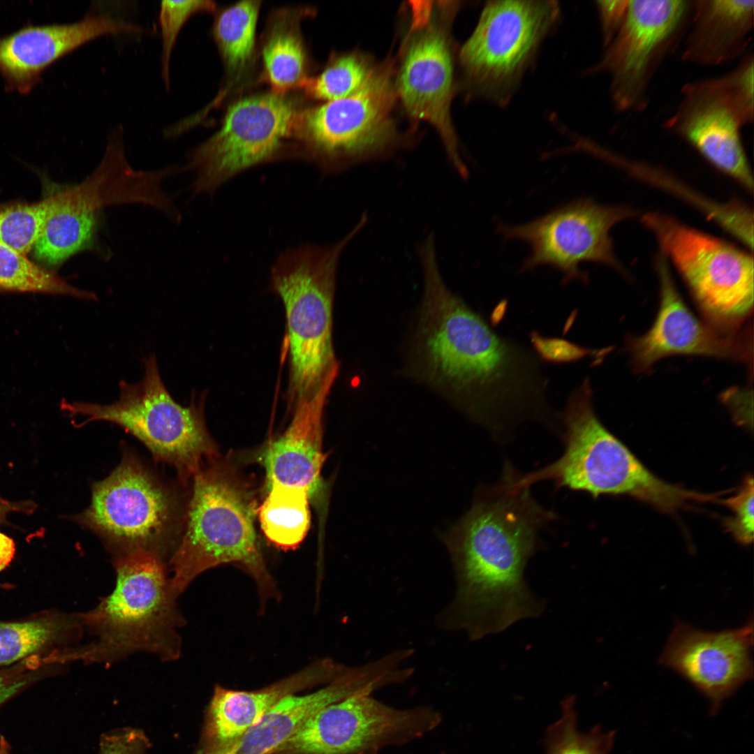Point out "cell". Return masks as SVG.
<instances>
[{
  "label": "cell",
  "instance_id": "cell-19",
  "mask_svg": "<svg viewBox=\"0 0 754 754\" xmlns=\"http://www.w3.org/2000/svg\"><path fill=\"white\" fill-rule=\"evenodd\" d=\"M753 646V617L738 628L715 632L678 621L658 661L690 683L716 710L752 679Z\"/></svg>",
  "mask_w": 754,
  "mask_h": 754
},
{
  "label": "cell",
  "instance_id": "cell-4",
  "mask_svg": "<svg viewBox=\"0 0 754 754\" xmlns=\"http://www.w3.org/2000/svg\"><path fill=\"white\" fill-rule=\"evenodd\" d=\"M114 566L112 591L80 614L84 628L94 640L63 658L112 665L146 652L163 661L178 659L182 651L179 629L185 620L164 561L139 552L114 557Z\"/></svg>",
  "mask_w": 754,
  "mask_h": 754
},
{
  "label": "cell",
  "instance_id": "cell-32",
  "mask_svg": "<svg viewBox=\"0 0 754 754\" xmlns=\"http://www.w3.org/2000/svg\"><path fill=\"white\" fill-rule=\"evenodd\" d=\"M615 732H605L596 726L586 732L578 728L574 697L561 703V715L547 729L546 754H611Z\"/></svg>",
  "mask_w": 754,
  "mask_h": 754
},
{
  "label": "cell",
  "instance_id": "cell-9",
  "mask_svg": "<svg viewBox=\"0 0 754 754\" xmlns=\"http://www.w3.org/2000/svg\"><path fill=\"white\" fill-rule=\"evenodd\" d=\"M561 16L556 1H487L459 52L471 94L507 105Z\"/></svg>",
  "mask_w": 754,
  "mask_h": 754
},
{
  "label": "cell",
  "instance_id": "cell-13",
  "mask_svg": "<svg viewBox=\"0 0 754 754\" xmlns=\"http://www.w3.org/2000/svg\"><path fill=\"white\" fill-rule=\"evenodd\" d=\"M48 195V216L31 252L37 265L54 272L77 253L100 251L98 232L104 208L147 204L149 190L143 172L130 166L122 149L109 146L84 180L57 186Z\"/></svg>",
  "mask_w": 754,
  "mask_h": 754
},
{
  "label": "cell",
  "instance_id": "cell-34",
  "mask_svg": "<svg viewBox=\"0 0 754 754\" xmlns=\"http://www.w3.org/2000/svg\"><path fill=\"white\" fill-rule=\"evenodd\" d=\"M216 4L212 1H163L159 11L161 31V75L167 89L170 85V61L179 33L193 15L213 12Z\"/></svg>",
  "mask_w": 754,
  "mask_h": 754
},
{
  "label": "cell",
  "instance_id": "cell-3",
  "mask_svg": "<svg viewBox=\"0 0 754 754\" xmlns=\"http://www.w3.org/2000/svg\"><path fill=\"white\" fill-rule=\"evenodd\" d=\"M191 480L183 531L170 559L173 591L179 597L205 571L235 564L254 579L263 612L267 602L279 600L281 594L258 542L251 483L219 457L204 464Z\"/></svg>",
  "mask_w": 754,
  "mask_h": 754
},
{
  "label": "cell",
  "instance_id": "cell-23",
  "mask_svg": "<svg viewBox=\"0 0 754 754\" xmlns=\"http://www.w3.org/2000/svg\"><path fill=\"white\" fill-rule=\"evenodd\" d=\"M369 673L348 667L339 677L312 693L289 695L237 738L216 746H202L194 754H271L312 714L351 695L369 692Z\"/></svg>",
  "mask_w": 754,
  "mask_h": 754
},
{
  "label": "cell",
  "instance_id": "cell-18",
  "mask_svg": "<svg viewBox=\"0 0 754 754\" xmlns=\"http://www.w3.org/2000/svg\"><path fill=\"white\" fill-rule=\"evenodd\" d=\"M657 271L660 305L656 319L647 332L628 341L637 371H648L657 361L674 355L752 363L753 343L748 334L724 332L698 319L679 295L662 254L658 258Z\"/></svg>",
  "mask_w": 754,
  "mask_h": 754
},
{
  "label": "cell",
  "instance_id": "cell-17",
  "mask_svg": "<svg viewBox=\"0 0 754 754\" xmlns=\"http://www.w3.org/2000/svg\"><path fill=\"white\" fill-rule=\"evenodd\" d=\"M413 11L394 83L397 96L410 117L434 127L454 168L467 178L450 115L454 57L449 21L435 14L432 5Z\"/></svg>",
  "mask_w": 754,
  "mask_h": 754
},
{
  "label": "cell",
  "instance_id": "cell-12",
  "mask_svg": "<svg viewBox=\"0 0 754 754\" xmlns=\"http://www.w3.org/2000/svg\"><path fill=\"white\" fill-rule=\"evenodd\" d=\"M642 222L681 274L709 324L737 332L753 309L752 256L662 213L645 214Z\"/></svg>",
  "mask_w": 754,
  "mask_h": 754
},
{
  "label": "cell",
  "instance_id": "cell-37",
  "mask_svg": "<svg viewBox=\"0 0 754 754\" xmlns=\"http://www.w3.org/2000/svg\"><path fill=\"white\" fill-rule=\"evenodd\" d=\"M732 511V516L725 522L727 531L744 545L753 541L754 485L753 476H747L738 491L723 501Z\"/></svg>",
  "mask_w": 754,
  "mask_h": 754
},
{
  "label": "cell",
  "instance_id": "cell-39",
  "mask_svg": "<svg viewBox=\"0 0 754 754\" xmlns=\"http://www.w3.org/2000/svg\"><path fill=\"white\" fill-rule=\"evenodd\" d=\"M629 2L630 0H603L596 2L604 48L610 43L623 25Z\"/></svg>",
  "mask_w": 754,
  "mask_h": 754
},
{
  "label": "cell",
  "instance_id": "cell-1",
  "mask_svg": "<svg viewBox=\"0 0 754 754\" xmlns=\"http://www.w3.org/2000/svg\"><path fill=\"white\" fill-rule=\"evenodd\" d=\"M530 489L505 462L501 479L481 487L468 511L443 536L456 589L436 616L440 628L464 631L476 641L542 613L544 603L529 590L524 570L541 547L540 531L556 515Z\"/></svg>",
  "mask_w": 754,
  "mask_h": 754
},
{
  "label": "cell",
  "instance_id": "cell-11",
  "mask_svg": "<svg viewBox=\"0 0 754 754\" xmlns=\"http://www.w3.org/2000/svg\"><path fill=\"white\" fill-rule=\"evenodd\" d=\"M302 99L269 90L232 101L219 130L190 154L194 192L212 193L251 167L298 157L295 127Z\"/></svg>",
  "mask_w": 754,
  "mask_h": 754
},
{
  "label": "cell",
  "instance_id": "cell-6",
  "mask_svg": "<svg viewBox=\"0 0 754 754\" xmlns=\"http://www.w3.org/2000/svg\"><path fill=\"white\" fill-rule=\"evenodd\" d=\"M367 220L362 216L353 230L333 245L304 246L284 253L272 269V286L286 313L287 398L291 410L333 384L337 376L332 339L336 272L343 249Z\"/></svg>",
  "mask_w": 754,
  "mask_h": 754
},
{
  "label": "cell",
  "instance_id": "cell-20",
  "mask_svg": "<svg viewBox=\"0 0 754 754\" xmlns=\"http://www.w3.org/2000/svg\"><path fill=\"white\" fill-rule=\"evenodd\" d=\"M746 126L718 77L686 83L663 128L691 145L714 168L752 191V172L741 130Z\"/></svg>",
  "mask_w": 754,
  "mask_h": 754
},
{
  "label": "cell",
  "instance_id": "cell-31",
  "mask_svg": "<svg viewBox=\"0 0 754 754\" xmlns=\"http://www.w3.org/2000/svg\"><path fill=\"white\" fill-rule=\"evenodd\" d=\"M38 293L89 300L91 293L67 283L0 241V293Z\"/></svg>",
  "mask_w": 754,
  "mask_h": 754
},
{
  "label": "cell",
  "instance_id": "cell-29",
  "mask_svg": "<svg viewBox=\"0 0 754 754\" xmlns=\"http://www.w3.org/2000/svg\"><path fill=\"white\" fill-rule=\"evenodd\" d=\"M84 629L80 614L0 622V665H8Z\"/></svg>",
  "mask_w": 754,
  "mask_h": 754
},
{
  "label": "cell",
  "instance_id": "cell-27",
  "mask_svg": "<svg viewBox=\"0 0 754 754\" xmlns=\"http://www.w3.org/2000/svg\"><path fill=\"white\" fill-rule=\"evenodd\" d=\"M261 1H241L216 12L212 33L223 67V82L209 108L240 92L258 60L256 30Z\"/></svg>",
  "mask_w": 754,
  "mask_h": 754
},
{
  "label": "cell",
  "instance_id": "cell-25",
  "mask_svg": "<svg viewBox=\"0 0 754 754\" xmlns=\"http://www.w3.org/2000/svg\"><path fill=\"white\" fill-rule=\"evenodd\" d=\"M754 27V0H693L681 59L714 67L741 59Z\"/></svg>",
  "mask_w": 754,
  "mask_h": 754
},
{
  "label": "cell",
  "instance_id": "cell-26",
  "mask_svg": "<svg viewBox=\"0 0 754 754\" xmlns=\"http://www.w3.org/2000/svg\"><path fill=\"white\" fill-rule=\"evenodd\" d=\"M311 6L274 8L267 19L258 48L261 72L258 83L279 94L301 90L311 77V61L302 31V22L313 17Z\"/></svg>",
  "mask_w": 754,
  "mask_h": 754
},
{
  "label": "cell",
  "instance_id": "cell-40",
  "mask_svg": "<svg viewBox=\"0 0 754 754\" xmlns=\"http://www.w3.org/2000/svg\"><path fill=\"white\" fill-rule=\"evenodd\" d=\"M35 679L33 675L17 672H0V706L25 688Z\"/></svg>",
  "mask_w": 754,
  "mask_h": 754
},
{
  "label": "cell",
  "instance_id": "cell-38",
  "mask_svg": "<svg viewBox=\"0 0 754 754\" xmlns=\"http://www.w3.org/2000/svg\"><path fill=\"white\" fill-rule=\"evenodd\" d=\"M151 741L138 728L119 727L104 733L98 754H148Z\"/></svg>",
  "mask_w": 754,
  "mask_h": 754
},
{
  "label": "cell",
  "instance_id": "cell-10",
  "mask_svg": "<svg viewBox=\"0 0 754 754\" xmlns=\"http://www.w3.org/2000/svg\"><path fill=\"white\" fill-rule=\"evenodd\" d=\"M91 491L89 507L75 519L98 535L114 557L142 552L164 561L172 545L175 549L178 498L133 454L124 452Z\"/></svg>",
  "mask_w": 754,
  "mask_h": 754
},
{
  "label": "cell",
  "instance_id": "cell-35",
  "mask_svg": "<svg viewBox=\"0 0 754 754\" xmlns=\"http://www.w3.org/2000/svg\"><path fill=\"white\" fill-rule=\"evenodd\" d=\"M718 79L746 125L754 119V56L747 52L737 65Z\"/></svg>",
  "mask_w": 754,
  "mask_h": 754
},
{
  "label": "cell",
  "instance_id": "cell-44",
  "mask_svg": "<svg viewBox=\"0 0 754 754\" xmlns=\"http://www.w3.org/2000/svg\"><path fill=\"white\" fill-rule=\"evenodd\" d=\"M441 754H448V753H441Z\"/></svg>",
  "mask_w": 754,
  "mask_h": 754
},
{
  "label": "cell",
  "instance_id": "cell-21",
  "mask_svg": "<svg viewBox=\"0 0 754 754\" xmlns=\"http://www.w3.org/2000/svg\"><path fill=\"white\" fill-rule=\"evenodd\" d=\"M142 31L129 22L95 13L74 23L27 27L0 39V73L23 91L46 67L82 44L104 35Z\"/></svg>",
  "mask_w": 754,
  "mask_h": 754
},
{
  "label": "cell",
  "instance_id": "cell-28",
  "mask_svg": "<svg viewBox=\"0 0 754 754\" xmlns=\"http://www.w3.org/2000/svg\"><path fill=\"white\" fill-rule=\"evenodd\" d=\"M269 491L256 514L265 538L283 550L297 547L311 526L309 496L304 487L275 485Z\"/></svg>",
  "mask_w": 754,
  "mask_h": 754
},
{
  "label": "cell",
  "instance_id": "cell-2",
  "mask_svg": "<svg viewBox=\"0 0 754 754\" xmlns=\"http://www.w3.org/2000/svg\"><path fill=\"white\" fill-rule=\"evenodd\" d=\"M424 294L417 348L427 377L447 387L462 408L487 429H502L538 402L545 385L540 361L498 334L445 286L434 239L420 249Z\"/></svg>",
  "mask_w": 754,
  "mask_h": 754
},
{
  "label": "cell",
  "instance_id": "cell-43",
  "mask_svg": "<svg viewBox=\"0 0 754 754\" xmlns=\"http://www.w3.org/2000/svg\"><path fill=\"white\" fill-rule=\"evenodd\" d=\"M3 508H4V507H3V506L1 505V504L0 503V515H1V512H2V510H3Z\"/></svg>",
  "mask_w": 754,
  "mask_h": 754
},
{
  "label": "cell",
  "instance_id": "cell-15",
  "mask_svg": "<svg viewBox=\"0 0 754 754\" xmlns=\"http://www.w3.org/2000/svg\"><path fill=\"white\" fill-rule=\"evenodd\" d=\"M634 215L630 208L580 197L524 223H498L496 230L503 240H519L529 246L521 273L548 266L561 274L563 286L573 281L586 284L589 274L581 269L583 263L602 264L623 271L609 232L616 224Z\"/></svg>",
  "mask_w": 754,
  "mask_h": 754
},
{
  "label": "cell",
  "instance_id": "cell-24",
  "mask_svg": "<svg viewBox=\"0 0 754 754\" xmlns=\"http://www.w3.org/2000/svg\"><path fill=\"white\" fill-rule=\"evenodd\" d=\"M332 385L296 406L290 423L264 450L260 462L268 487L275 485L318 488L326 459L323 450V413Z\"/></svg>",
  "mask_w": 754,
  "mask_h": 754
},
{
  "label": "cell",
  "instance_id": "cell-41",
  "mask_svg": "<svg viewBox=\"0 0 754 754\" xmlns=\"http://www.w3.org/2000/svg\"><path fill=\"white\" fill-rule=\"evenodd\" d=\"M15 552L13 540L0 532V571L11 562Z\"/></svg>",
  "mask_w": 754,
  "mask_h": 754
},
{
  "label": "cell",
  "instance_id": "cell-33",
  "mask_svg": "<svg viewBox=\"0 0 754 754\" xmlns=\"http://www.w3.org/2000/svg\"><path fill=\"white\" fill-rule=\"evenodd\" d=\"M50 207L49 195L32 202L0 207V241L27 256L39 239Z\"/></svg>",
  "mask_w": 754,
  "mask_h": 754
},
{
  "label": "cell",
  "instance_id": "cell-36",
  "mask_svg": "<svg viewBox=\"0 0 754 754\" xmlns=\"http://www.w3.org/2000/svg\"><path fill=\"white\" fill-rule=\"evenodd\" d=\"M535 354L542 362L550 364H570L586 357L602 360L609 348L592 349L559 337H545L538 331L529 334Z\"/></svg>",
  "mask_w": 754,
  "mask_h": 754
},
{
  "label": "cell",
  "instance_id": "cell-7",
  "mask_svg": "<svg viewBox=\"0 0 754 754\" xmlns=\"http://www.w3.org/2000/svg\"><path fill=\"white\" fill-rule=\"evenodd\" d=\"M145 375L136 383H119V398L110 404L62 403L63 409L93 421L115 424L141 441L154 458L172 466L187 483L207 462L219 457L207 429L203 402L183 406L172 397L159 374L156 358L145 360Z\"/></svg>",
  "mask_w": 754,
  "mask_h": 754
},
{
  "label": "cell",
  "instance_id": "cell-42",
  "mask_svg": "<svg viewBox=\"0 0 754 754\" xmlns=\"http://www.w3.org/2000/svg\"><path fill=\"white\" fill-rule=\"evenodd\" d=\"M10 746L5 737L0 736V754H10Z\"/></svg>",
  "mask_w": 754,
  "mask_h": 754
},
{
  "label": "cell",
  "instance_id": "cell-14",
  "mask_svg": "<svg viewBox=\"0 0 754 754\" xmlns=\"http://www.w3.org/2000/svg\"><path fill=\"white\" fill-rule=\"evenodd\" d=\"M693 0H630L623 25L588 73L609 76V94L619 113L642 112L659 67L682 43Z\"/></svg>",
  "mask_w": 754,
  "mask_h": 754
},
{
  "label": "cell",
  "instance_id": "cell-22",
  "mask_svg": "<svg viewBox=\"0 0 754 754\" xmlns=\"http://www.w3.org/2000/svg\"><path fill=\"white\" fill-rule=\"evenodd\" d=\"M346 667L333 659L323 658L259 690H233L216 686L207 707L200 746H216L232 741L285 697L309 687L328 683Z\"/></svg>",
  "mask_w": 754,
  "mask_h": 754
},
{
  "label": "cell",
  "instance_id": "cell-30",
  "mask_svg": "<svg viewBox=\"0 0 754 754\" xmlns=\"http://www.w3.org/2000/svg\"><path fill=\"white\" fill-rule=\"evenodd\" d=\"M376 67L357 52L332 54L323 69L310 77L300 90L304 98L330 102L346 98L360 89Z\"/></svg>",
  "mask_w": 754,
  "mask_h": 754
},
{
  "label": "cell",
  "instance_id": "cell-16",
  "mask_svg": "<svg viewBox=\"0 0 754 754\" xmlns=\"http://www.w3.org/2000/svg\"><path fill=\"white\" fill-rule=\"evenodd\" d=\"M441 721L431 707L399 709L360 693L312 714L271 754H378L423 737Z\"/></svg>",
  "mask_w": 754,
  "mask_h": 754
},
{
  "label": "cell",
  "instance_id": "cell-8",
  "mask_svg": "<svg viewBox=\"0 0 754 754\" xmlns=\"http://www.w3.org/2000/svg\"><path fill=\"white\" fill-rule=\"evenodd\" d=\"M396 98L392 66L386 63L355 93L303 105L295 127L299 157L332 172L392 152L399 142L392 116Z\"/></svg>",
  "mask_w": 754,
  "mask_h": 754
},
{
  "label": "cell",
  "instance_id": "cell-5",
  "mask_svg": "<svg viewBox=\"0 0 754 754\" xmlns=\"http://www.w3.org/2000/svg\"><path fill=\"white\" fill-rule=\"evenodd\" d=\"M558 419L563 427L562 455L538 470L519 472L521 484L531 487L552 481L559 489L586 492L594 498L626 495L665 512L690 501V490L657 477L601 422L588 377L571 392Z\"/></svg>",
  "mask_w": 754,
  "mask_h": 754
}]
</instances>
